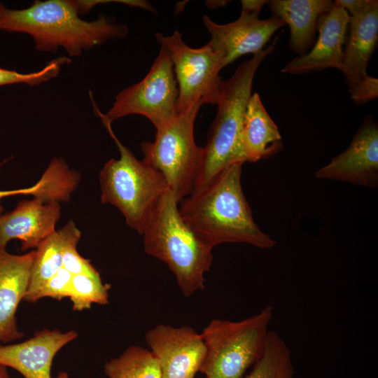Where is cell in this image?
Here are the masks:
<instances>
[{
	"instance_id": "1",
	"label": "cell",
	"mask_w": 378,
	"mask_h": 378,
	"mask_svg": "<svg viewBox=\"0 0 378 378\" xmlns=\"http://www.w3.org/2000/svg\"><path fill=\"white\" fill-rule=\"evenodd\" d=\"M242 164L230 165L179 203L185 223L211 248L226 242L246 243L260 248H270L276 244L253 220L242 190Z\"/></svg>"
},
{
	"instance_id": "2",
	"label": "cell",
	"mask_w": 378,
	"mask_h": 378,
	"mask_svg": "<svg viewBox=\"0 0 378 378\" xmlns=\"http://www.w3.org/2000/svg\"><path fill=\"white\" fill-rule=\"evenodd\" d=\"M79 14V1H34L20 10L8 8L0 2V30L27 34L37 50L53 52L62 47L71 57L128 34L125 24L104 15L88 22Z\"/></svg>"
},
{
	"instance_id": "3",
	"label": "cell",
	"mask_w": 378,
	"mask_h": 378,
	"mask_svg": "<svg viewBox=\"0 0 378 378\" xmlns=\"http://www.w3.org/2000/svg\"><path fill=\"white\" fill-rule=\"evenodd\" d=\"M178 202L169 189L164 194L141 234L145 252L164 262L188 298L204 288V274L214 255L182 218Z\"/></svg>"
},
{
	"instance_id": "4",
	"label": "cell",
	"mask_w": 378,
	"mask_h": 378,
	"mask_svg": "<svg viewBox=\"0 0 378 378\" xmlns=\"http://www.w3.org/2000/svg\"><path fill=\"white\" fill-rule=\"evenodd\" d=\"M278 36L261 52L242 62L224 85L218 109L203 148L201 167L194 186L197 190L230 165L245 162L241 150V131L255 74L264 59L275 48ZM192 190V191H193Z\"/></svg>"
},
{
	"instance_id": "5",
	"label": "cell",
	"mask_w": 378,
	"mask_h": 378,
	"mask_svg": "<svg viewBox=\"0 0 378 378\" xmlns=\"http://www.w3.org/2000/svg\"><path fill=\"white\" fill-rule=\"evenodd\" d=\"M120 152L99 172L101 202L116 207L127 225L140 234L164 194L169 190L162 175L144 160H139L116 137L111 124L102 121Z\"/></svg>"
},
{
	"instance_id": "6",
	"label": "cell",
	"mask_w": 378,
	"mask_h": 378,
	"mask_svg": "<svg viewBox=\"0 0 378 378\" xmlns=\"http://www.w3.org/2000/svg\"><path fill=\"white\" fill-rule=\"evenodd\" d=\"M273 308L240 321L214 319L200 334L206 356L200 370L206 378H241L262 356Z\"/></svg>"
},
{
	"instance_id": "7",
	"label": "cell",
	"mask_w": 378,
	"mask_h": 378,
	"mask_svg": "<svg viewBox=\"0 0 378 378\" xmlns=\"http://www.w3.org/2000/svg\"><path fill=\"white\" fill-rule=\"evenodd\" d=\"M202 105L178 113L155 129L153 141L141 144L143 160L162 175L178 203L192 192L202 164L203 148L194 137L195 121Z\"/></svg>"
},
{
	"instance_id": "8",
	"label": "cell",
	"mask_w": 378,
	"mask_h": 378,
	"mask_svg": "<svg viewBox=\"0 0 378 378\" xmlns=\"http://www.w3.org/2000/svg\"><path fill=\"white\" fill-rule=\"evenodd\" d=\"M157 41L169 52L178 87L177 111L183 113L197 104H216L224 81L221 54L207 43L200 48L188 46L181 32L169 36L156 32Z\"/></svg>"
},
{
	"instance_id": "9",
	"label": "cell",
	"mask_w": 378,
	"mask_h": 378,
	"mask_svg": "<svg viewBox=\"0 0 378 378\" xmlns=\"http://www.w3.org/2000/svg\"><path fill=\"white\" fill-rule=\"evenodd\" d=\"M178 87L173 64L167 48L160 45L148 73L139 83L125 88L115 97L102 121L112 123L124 116L136 114L147 118L157 129L175 118L178 113Z\"/></svg>"
},
{
	"instance_id": "10",
	"label": "cell",
	"mask_w": 378,
	"mask_h": 378,
	"mask_svg": "<svg viewBox=\"0 0 378 378\" xmlns=\"http://www.w3.org/2000/svg\"><path fill=\"white\" fill-rule=\"evenodd\" d=\"M349 28L340 71L344 76L353 102L363 104L378 96V80L367 74L378 41V1L370 0L365 9L350 15Z\"/></svg>"
},
{
	"instance_id": "11",
	"label": "cell",
	"mask_w": 378,
	"mask_h": 378,
	"mask_svg": "<svg viewBox=\"0 0 378 378\" xmlns=\"http://www.w3.org/2000/svg\"><path fill=\"white\" fill-rule=\"evenodd\" d=\"M145 338L158 360L162 378H195L200 372L206 349L193 328L160 324L149 330Z\"/></svg>"
},
{
	"instance_id": "12",
	"label": "cell",
	"mask_w": 378,
	"mask_h": 378,
	"mask_svg": "<svg viewBox=\"0 0 378 378\" xmlns=\"http://www.w3.org/2000/svg\"><path fill=\"white\" fill-rule=\"evenodd\" d=\"M258 15L241 13L236 20L223 24L216 23L207 15L203 17L211 35L207 44L221 54L223 67L242 55L261 52L273 34L286 25L276 16L260 20Z\"/></svg>"
},
{
	"instance_id": "13",
	"label": "cell",
	"mask_w": 378,
	"mask_h": 378,
	"mask_svg": "<svg viewBox=\"0 0 378 378\" xmlns=\"http://www.w3.org/2000/svg\"><path fill=\"white\" fill-rule=\"evenodd\" d=\"M318 178L375 188L378 184V126L367 115L349 147L315 173Z\"/></svg>"
},
{
	"instance_id": "14",
	"label": "cell",
	"mask_w": 378,
	"mask_h": 378,
	"mask_svg": "<svg viewBox=\"0 0 378 378\" xmlns=\"http://www.w3.org/2000/svg\"><path fill=\"white\" fill-rule=\"evenodd\" d=\"M77 336L74 330L44 329L22 342L0 344V365L17 370L24 378H69L66 372L53 377L51 368L57 352Z\"/></svg>"
},
{
	"instance_id": "15",
	"label": "cell",
	"mask_w": 378,
	"mask_h": 378,
	"mask_svg": "<svg viewBox=\"0 0 378 378\" xmlns=\"http://www.w3.org/2000/svg\"><path fill=\"white\" fill-rule=\"evenodd\" d=\"M59 217L58 201L41 197L20 201L13 211L0 216V247L19 239L22 251L36 248L56 231Z\"/></svg>"
},
{
	"instance_id": "16",
	"label": "cell",
	"mask_w": 378,
	"mask_h": 378,
	"mask_svg": "<svg viewBox=\"0 0 378 378\" xmlns=\"http://www.w3.org/2000/svg\"><path fill=\"white\" fill-rule=\"evenodd\" d=\"M349 20L346 10L334 1L332 8L318 20V36L313 48L286 64L281 72L297 75L328 68L340 70Z\"/></svg>"
},
{
	"instance_id": "17",
	"label": "cell",
	"mask_w": 378,
	"mask_h": 378,
	"mask_svg": "<svg viewBox=\"0 0 378 378\" xmlns=\"http://www.w3.org/2000/svg\"><path fill=\"white\" fill-rule=\"evenodd\" d=\"M35 250L13 255L0 247V342L23 337L17 326L15 314L26 295Z\"/></svg>"
},
{
	"instance_id": "18",
	"label": "cell",
	"mask_w": 378,
	"mask_h": 378,
	"mask_svg": "<svg viewBox=\"0 0 378 378\" xmlns=\"http://www.w3.org/2000/svg\"><path fill=\"white\" fill-rule=\"evenodd\" d=\"M267 4L273 16L282 20L290 29V48L299 56L311 48L319 17L329 12L330 0H271Z\"/></svg>"
},
{
	"instance_id": "19",
	"label": "cell",
	"mask_w": 378,
	"mask_h": 378,
	"mask_svg": "<svg viewBox=\"0 0 378 378\" xmlns=\"http://www.w3.org/2000/svg\"><path fill=\"white\" fill-rule=\"evenodd\" d=\"M241 150L245 162L270 158L283 147L278 127L265 110L258 93L251 95L241 131Z\"/></svg>"
},
{
	"instance_id": "20",
	"label": "cell",
	"mask_w": 378,
	"mask_h": 378,
	"mask_svg": "<svg viewBox=\"0 0 378 378\" xmlns=\"http://www.w3.org/2000/svg\"><path fill=\"white\" fill-rule=\"evenodd\" d=\"M66 225L46 238L35 250L29 282L24 300L33 302L41 287L62 267V251L66 236Z\"/></svg>"
},
{
	"instance_id": "21",
	"label": "cell",
	"mask_w": 378,
	"mask_h": 378,
	"mask_svg": "<svg viewBox=\"0 0 378 378\" xmlns=\"http://www.w3.org/2000/svg\"><path fill=\"white\" fill-rule=\"evenodd\" d=\"M104 371L108 378H162L158 359L140 346H131L118 358L107 361Z\"/></svg>"
},
{
	"instance_id": "22",
	"label": "cell",
	"mask_w": 378,
	"mask_h": 378,
	"mask_svg": "<svg viewBox=\"0 0 378 378\" xmlns=\"http://www.w3.org/2000/svg\"><path fill=\"white\" fill-rule=\"evenodd\" d=\"M291 352L281 337L274 330L268 332L262 356L251 371L241 378H293Z\"/></svg>"
},
{
	"instance_id": "23",
	"label": "cell",
	"mask_w": 378,
	"mask_h": 378,
	"mask_svg": "<svg viewBox=\"0 0 378 378\" xmlns=\"http://www.w3.org/2000/svg\"><path fill=\"white\" fill-rule=\"evenodd\" d=\"M110 285L104 284L99 272L73 274L69 298L73 309L82 311L92 304H106L108 302Z\"/></svg>"
},
{
	"instance_id": "24",
	"label": "cell",
	"mask_w": 378,
	"mask_h": 378,
	"mask_svg": "<svg viewBox=\"0 0 378 378\" xmlns=\"http://www.w3.org/2000/svg\"><path fill=\"white\" fill-rule=\"evenodd\" d=\"M70 62L69 58L66 57H59L49 62L42 69L28 74L0 67V86L15 83L38 85L55 77L62 66Z\"/></svg>"
},
{
	"instance_id": "25",
	"label": "cell",
	"mask_w": 378,
	"mask_h": 378,
	"mask_svg": "<svg viewBox=\"0 0 378 378\" xmlns=\"http://www.w3.org/2000/svg\"><path fill=\"white\" fill-rule=\"evenodd\" d=\"M67 232L62 251L63 267L72 274L97 272L88 259L77 251V244L81 233L71 220L66 224Z\"/></svg>"
},
{
	"instance_id": "26",
	"label": "cell",
	"mask_w": 378,
	"mask_h": 378,
	"mask_svg": "<svg viewBox=\"0 0 378 378\" xmlns=\"http://www.w3.org/2000/svg\"><path fill=\"white\" fill-rule=\"evenodd\" d=\"M72 274L62 267L49 279L35 294L33 302L43 298L62 300L69 298Z\"/></svg>"
},
{
	"instance_id": "27",
	"label": "cell",
	"mask_w": 378,
	"mask_h": 378,
	"mask_svg": "<svg viewBox=\"0 0 378 378\" xmlns=\"http://www.w3.org/2000/svg\"><path fill=\"white\" fill-rule=\"evenodd\" d=\"M50 192L51 185L49 180L45 176H41L38 181L29 188L10 190H0V202L2 198L10 196L31 195L34 197H47Z\"/></svg>"
},
{
	"instance_id": "28",
	"label": "cell",
	"mask_w": 378,
	"mask_h": 378,
	"mask_svg": "<svg viewBox=\"0 0 378 378\" xmlns=\"http://www.w3.org/2000/svg\"><path fill=\"white\" fill-rule=\"evenodd\" d=\"M335 2L346 10L349 15H352L365 9L370 0H336Z\"/></svg>"
},
{
	"instance_id": "29",
	"label": "cell",
	"mask_w": 378,
	"mask_h": 378,
	"mask_svg": "<svg viewBox=\"0 0 378 378\" xmlns=\"http://www.w3.org/2000/svg\"><path fill=\"white\" fill-rule=\"evenodd\" d=\"M267 1L262 0H242L241 1V13L259 15L262 6Z\"/></svg>"
},
{
	"instance_id": "30",
	"label": "cell",
	"mask_w": 378,
	"mask_h": 378,
	"mask_svg": "<svg viewBox=\"0 0 378 378\" xmlns=\"http://www.w3.org/2000/svg\"><path fill=\"white\" fill-rule=\"evenodd\" d=\"M0 378H11L8 372L7 368L0 365Z\"/></svg>"
},
{
	"instance_id": "31",
	"label": "cell",
	"mask_w": 378,
	"mask_h": 378,
	"mask_svg": "<svg viewBox=\"0 0 378 378\" xmlns=\"http://www.w3.org/2000/svg\"><path fill=\"white\" fill-rule=\"evenodd\" d=\"M3 210H4V208H3V206H2L1 204V202H0V216L1 215V213H2Z\"/></svg>"
}]
</instances>
